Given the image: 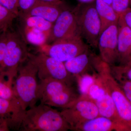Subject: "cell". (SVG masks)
I'll return each instance as SVG.
<instances>
[{"label":"cell","instance_id":"obj_3","mask_svg":"<svg viewBox=\"0 0 131 131\" xmlns=\"http://www.w3.org/2000/svg\"><path fill=\"white\" fill-rule=\"evenodd\" d=\"M93 67L106 91L113 99L119 117L131 131V102L112 74L111 66L99 57L94 61Z\"/></svg>","mask_w":131,"mask_h":131},{"label":"cell","instance_id":"obj_1","mask_svg":"<svg viewBox=\"0 0 131 131\" xmlns=\"http://www.w3.org/2000/svg\"><path fill=\"white\" fill-rule=\"evenodd\" d=\"M24 131H67L70 127L61 112L40 103L26 110L20 130Z\"/></svg>","mask_w":131,"mask_h":131},{"label":"cell","instance_id":"obj_15","mask_svg":"<svg viewBox=\"0 0 131 131\" xmlns=\"http://www.w3.org/2000/svg\"><path fill=\"white\" fill-rule=\"evenodd\" d=\"M94 53L89 49L82 54L64 62L68 72L75 76L88 73H94L95 70L93 65Z\"/></svg>","mask_w":131,"mask_h":131},{"label":"cell","instance_id":"obj_16","mask_svg":"<svg viewBox=\"0 0 131 131\" xmlns=\"http://www.w3.org/2000/svg\"><path fill=\"white\" fill-rule=\"evenodd\" d=\"M74 131H130L126 127L100 115L81 124Z\"/></svg>","mask_w":131,"mask_h":131},{"label":"cell","instance_id":"obj_9","mask_svg":"<svg viewBox=\"0 0 131 131\" xmlns=\"http://www.w3.org/2000/svg\"><path fill=\"white\" fill-rule=\"evenodd\" d=\"M29 54L21 36L16 32L7 31L2 71H17L20 65L28 59Z\"/></svg>","mask_w":131,"mask_h":131},{"label":"cell","instance_id":"obj_8","mask_svg":"<svg viewBox=\"0 0 131 131\" xmlns=\"http://www.w3.org/2000/svg\"><path fill=\"white\" fill-rule=\"evenodd\" d=\"M61 113L70 127V130L73 131L83 123L100 116L94 101L85 95H80L74 103L63 109Z\"/></svg>","mask_w":131,"mask_h":131},{"label":"cell","instance_id":"obj_10","mask_svg":"<svg viewBox=\"0 0 131 131\" xmlns=\"http://www.w3.org/2000/svg\"><path fill=\"white\" fill-rule=\"evenodd\" d=\"M78 36L81 35L74 13L66 7L53 23L47 43Z\"/></svg>","mask_w":131,"mask_h":131},{"label":"cell","instance_id":"obj_38","mask_svg":"<svg viewBox=\"0 0 131 131\" xmlns=\"http://www.w3.org/2000/svg\"><path fill=\"white\" fill-rule=\"evenodd\" d=\"M131 59V53H130V61Z\"/></svg>","mask_w":131,"mask_h":131},{"label":"cell","instance_id":"obj_36","mask_svg":"<svg viewBox=\"0 0 131 131\" xmlns=\"http://www.w3.org/2000/svg\"><path fill=\"white\" fill-rule=\"evenodd\" d=\"M131 66V59L130 61H129V62L127 63V64L125 66Z\"/></svg>","mask_w":131,"mask_h":131},{"label":"cell","instance_id":"obj_18","mask_svg":"<svg viewBox=\"0 0 131 131\" xmlns=\"http://www.w3.org/2000/svg\"><path fill=\"white\" fill-rule=\"evenodd\" d=\"M95 3L101 21L100 35L108 27L118 23L119 15L115 11L112 6L108 5L102 0H95Z\"/></svg>","mask_w":131,"mask_h":131},{"label":"cell","instance_id":"obj_21","mask_svg":"<svg viewBox=\"0 0 131 131\" xmlns=\"http://www.w3.org/2000/svg\"><path fill=\"white\" fill-rule=\"evenodd\" d=\"M22 32L24 39L31 44L39 47L48 42L49 35L40 31L23 26Z\"/></svg>","mask_w":131,"mask_h":131},{"label":"cell","instance_id":"obj_22","mask_svg":"<svg viewBox=\"0 0 131 131\" xmlns=\"http://www.w3.org/2000/svg\"><path fill=\"white\" fill-rule=\"evenodd\" d=\"M112 74L127 98L131 102V81L120 71L117 66H111Z\"/></svg>","mask_w":131,"mask_h":131},{"label":"cell","instance_id":"obj_7","mask_svg":"<svg viewBox=\"0 0 131 131\" xmlns=\"http://www.w3.org/2000/svg\"><path fill=\"white\" fill-rule=\"evenodd\" d=\"M89 49V46L81 36L57 40L51 44L46 43L39 47V52L63 62Z\"/></svg>","mask_w":131,"mask_h":131},{"label":"cell","instance_id":"obj_4","mask_svg":"<svg viewBox=\"0 0 131 131\" xmlns=\"http://www.w3.org/2000/svg\"><path fill=\"white\" fill-rule=\"evenodd\" d=\"M40 81L38 99L42 104L63 109L70 106L80 96L72 86L63 82L53 79Z\"/></svg>","mask_w":131,"mask_h":131},{"label":"cell","instance_id":"obj_6","mask_svg":"<svg viewBox=\"0 0 131 131\" xmlns=\"http://www.w3.org/2000/svg\"><path fill=\"white\" fill-rule=\"evenodd\" d=\"M29 58L37 66L38 77L40 81L55 79L70 86H73L76 81L74 76L68 72L63 62L41 52L35 55L30 53Z\"/></svg>","mask_w":131,"mask_h":131},{"label":"cell","instance_id":"obj_28","mask_svg":"<svg viewBox=\"0 0 131 131\" xmlns=\"http://www.w3.org/2000/svg\"><path fill=\"white\" fill-rule=\"evenodd\" d=\"M7 42V32L0 34V73L2 71Z\"/></svg>","mask_w":131,"mask_h":131},{"label":"cell","instance_id":"obj_32","mask_svg":"<svg viewBox=\"0 0 131 131\" xmlns=\"http://www.w3.org/2000/svg\"><path fill=\"white\" fill-rule=\"evenodd\" d=\"M9 129L7 126L4 124H0V131H9Z\"/></svg>","mask_w":131,"mask_h":131},{"label":"cell","instance_id":"obj_25","mask_svg":"<svg viewBox=\"0 0 131 131\" xmlns=\"http://www.w3.org/2000/svg\"><path fill=\"white\" fill-rule=\"evenodd\" d=\"M106 93L107 91L97 74L95 81L89 90L87 95L95 101L99 100Z\"/></svg>","mask_w":131,"mask_h":131},{"label":"cell","instance_id":"obj_2","mask_svg":"<svg viewBox=\"0 0 131 131\" xmlns=\"http://www.w3.org/2000/svg\"><path fill=\"white\" fill-rule=\"evenodd\" d=\"M37 77V66L29 57L19 66L14 83V90L24 110L36 105L38 101Z\"/></svg>","mask_w":131,"mask_h":131},{"label":"cell","instance_id":"obj_13","mask_svg":"<svg viewBox=\"0 0 131 131\" xmlns=\"http://www.w3.org/2000/svg\"><path fill=\"white\" fill-rule=\"evenodd\" d=\"M118 59L119 66H125L129 63L131 51V30L119 16L118 22Z\"/></svg>","mask_w":131,"mask_h":131},{"label":"cell","instance_id":"obj_34","mask_svg":"<svg viewBox=\"0 0 131 131\" xmlns=\"http://www.w3.org/2000/svg\"><path fill=\"white\" fill-rule=\"evenodd\" d=\"M78 1L82 3H89L94 2L95 1V0H78Z\"/></svg>","mask_w":131,"mask_h":131},{"label":"cell","instance_id":"obj_27","mask_svg":"<svg viewBox=\"0 0 131 131\" xmlns=\"http://www.w3.org/2000/svg\"><path fill=\"white\" fill-rule=\"evenodd\" d=\"M38 1V0H18L19 15L27 13Z\"/></svg>","mask_w":131,"mask_h":131},{"label":"cell","instance_id":"obj_19","mask_svg":"<svg viewBox=\"0 0 131 131\" xmlns=\"http://www.w3.org/2000/svg\"><path fill=\"white\" fill-rule=\"evenodd\" d=\"M17 73L18 71H4L0 73V98L17 99L14 90V83Z\"/></svg>","mask_w":131,"mask_h":131},{"label":"cell","instance_id":"obj_31","mask_svg":"<svg viewBox=\"0 0 131 131\" xmlns=\"http://www.w3.org/2000/svg\"><path fill=\"white\" fill-rule=\"evenodd\" d=\"M117 66L120 71L131 81V66H127L118 65Z\"/></svg>","mask_w":131,"mask_h":131},{"label":"cell","instance_id":"obj_33","mask_svg":"<svg viewBox=\"0 0 131 131\" xmlns=\"http://www.w3.org/2000/svg\"><path fill=\"white\" fill-rule=\"evenodd\" d=\"M39 1L42 2L51 3H56L61 1V0H38Z\"/></svg>","mask_w":131,"mask_h":131},{"label":"cell","instance_id":"obj_24","mask_svg":"<svg viewBox=\"0 0 131 131\" xmlns=\"http://www.w3.org/2000/svg\"><path fill=\"white\" fill-rule=\"evenodd\" d=\"M18 16L0 5V32H6Z\"/></svg>","mask_w":131,"mask_h":131},{"label":"cell","instance_id":"obj_12","mask_svg":"<svg viewBox=\"0 0 131 131\" xmlns=\"http://www.w3.org/2000/svg\"><path fill=\"white\" fill-rule=\"evenodd\" d=\"M26 110L17 99L0 98V124L7 126L9 129L20 130Z\"/></svg>","mask_w":131,"mask_h":131},{"label":"cell","instance_id":"obj_35","mask_svg":"<svg viewBox=\"0 0 131 131\" xmlns=\"http://www.w3.org/2000/svg\"><path fill=\"white\" fill-rule=\"evenodd\" d=\"M103 2L107 3L108 5L112 6V0H102Z\"/></svg>","mask_w":131,"mask_h":131},{"label":"cell","instance_id":"obj_30","mask_svg":"<svg viewBox=\"0 0 131 131\" xmlns=\"http://www.w3.org/2000/svg\"><path fill=\"white\" fill-rule=\"evenodd\" d=\"M125 24L131 30V7H129L120 15Z\"/></svg>","mask_w":131,"mask_h":131},{"label":"cell","instance_id":"obj_11","mask_svg":"<svg viewBox=\"0 0 131 131\" xmlns=\"http://www.w3.org/2000/svg\"><path fill=\"white\" fill-rule=\"evenodd\" d=\"M118 33V23L114 24L103 31L98 39L100 57L110 66L117 62Z\"/></svg>","mask_w":131,"mask_h":131},{"label":"cell","instance_id":"obj_14","mask_svg":"<svg viewBox=\"0 0 131 131\" xmlns=\"http://www.w3.org/2000/svg\"><path fill=\"white\" fill-rule=\"evenodd\" d=\"M66 7L62 1L56 3L38 1L28 12L19 16H38L53 23Z\"/></svg>","mask_w":131,"mask_h":131},{"label":"cell","instance_id":"obj_17","mask_svg":"<svg viewBox=\"0 0 131 131\" xmlns=\"http://www.w3.org/2000/svg\"><path fill=\"white\" fill-rule=\"evenodd\" d=\"M100 116L107 118L130 129L122 121L117 112L113 99L107 92L99 100L95 101Z\"/></svg>","mask_w":131,"mask_h":131},{"label":"cell","instance_id":"obj_20","mask_svg":"<svg viewBox=\"0 0 131 131\" xmlns=\"http://www.w3.org/2000/svg\"><path fill=\"white\" fill-rule=\"evenodd\" d=\"M23 21V26L33 28L50 36L53 24L38 16H20Z\"/></svg>","mask_w":131,"mask_h":131},{"label":"cell","instance_id":"obj_26","mask_svg":"<svg viewBox=\"0 0 131 131\" xmlns=\"http://www.w3.org/2000/svg\"><path fill=\"white\" fill-rule=\"evenodd\" d=\"M130 0H112V7L119 16L121 14L130 7Z\"/></svg>","mask_w":131,"mask_h":131},{"label":"cell","instance_id":"obj_29","mask_svg":"<svg viewBox=\"0 0 131 131\" xmlns=\"http://www.w3.org/2000/svg\"><path fill=\"white\" fill-rule=\"evenodd\" d=\"M0 5L19 16L18 0H0Z\"/></svg>","mask_w":131,"mask_h":131},{"label":"cell","instance_id":"obj_23","mask_svg":"<svg viewBox=\"0 0 131 131\" xmlns=\"http://www.w3.org/2000/svg\"><path fill=\"white\" fill-rule=\"evenodd\" d=\"M97 76L96 71L94 73H86L75 76L80 95H87L90 88Z\"/></svg>","mask_w":131,"mask_h":131},{"label":"cell","instance_id":"obj_5","mask_svg":"<svg viewBox=\"0 0 131 131\" xmlns=\"http://www.w3.org/2000/svg\"><path fill=\"white\" fill-rule=\"evenodd\" d=\"M81 36L89 46L98 48L101 23L95 1L80 3L73 9Z\"/></svg>","mask_w":131,"mask_h":131},{"label":"cell","instance_id":"obj_37","mask_svg":"<svg viewBox=\"0 0 131 131\" xmlns=\"http://www.w3.org/2000/svg\"><path fill=\"white\" fill-rule=\"evenodd\" d=\"M130 6H131V0H130Z\"/></svg>","mask_w":131,"mask_h":131}]
</instances>
